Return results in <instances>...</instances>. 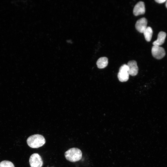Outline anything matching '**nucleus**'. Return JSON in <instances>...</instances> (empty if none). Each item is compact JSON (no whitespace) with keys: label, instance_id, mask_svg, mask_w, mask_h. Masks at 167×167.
<instances>
[{"label":"nucleus","instance_id":"10","mask_svg":"<svg viewBox=\"0 0 167 167\" xmlns=\"http://www.w3.org/2000/svg\"><path fill=\"white\" fill-rule=\"evenodd\" d=\"M108 63V58L106 57H102L98 59L96 62V65L99 68L103 69L107 66Z\"/></svg>","mask_w":167,"mask_h":167},{"label":"nucleus","instance_id":"4","mask_svg":"<svg viewBox=\"0 0 167 167\" xmlns=\"http://www.w3.org/2000/svg\"><path fill=\"white\" fill-rule=\"evenodd\" d=\"M29 162L31 167H42L43 165L41 157L37 153H33L31 156Z\"/></svg>","mask_w":167,"mask_h":167},{"label":"nucleus","instance_id":"9","mask_svg":"<svg viewBox=\"0 0 167 167\" xmlns=\"http://www.w3.org/2000/svg\"><path fill=\"white\" fill-rule=\"evenodd\" d=\"M166 36V33L163 31L160 32L158 33L156 40L153 42L152 44L154 46H160L162 45L165 41Z\"/></svg>","mask_w":167,"mask_h":167},{"label":"nucleus","instance_id":"7","mask_svg":"<svg viewBox=\"0 0 167 167\" xmlns=\"http://www.w3.org/2000/svg\"><path fill=\"white\" fill-rule=\"evenodd\" d=\"M147 20L146 18L144 17L140 18L136 21L135 28L140 33H143L147 27Z\"/></svg>","mask_w":167,"mask_h":167},{"label":"nucleus","instance_id":"6","mask_svg":"<svg viewBox=\"0 0 167 167\" xmlns=\"http://www.w3.org/2000/svg\"><path fill=\"white\" fill-rule=\"evenodd\" d=\"M145 8L143 2L139 1L135 6L133 10V13L135 16H138L145 13Z\"/></svg>","mask_w":167,"mask_h":167},{"label":"nucleus","instance_id":"14","mask_svg":"<svg viewBox=\"0 0 167 167\" xmlns=\"http://www.w3.org/2000/svg\"><path fill=\"white\" fill-rule=\"evenodd\" d=\"M166 3H165V6L167 8V1H166Z\"/></svg>","mask_w":167,"mask_h":167},{"label":"nucleus","instance_id":"2","mask_svg":"<svg viewBox=\"0 0 167 167\" xmlns=\"http://www.w3.org/2000/svg\"><path fill=\"white\" fill-rule=\"evenodd\" d=\"M65 156L68 161L71 162H75L81 159L82 152L80 149L77 148H72L65 152Z\"/></svg>","mask_w":167,"mask_h":167},{"label":"nucleus","instance_id":"12","mask_svg":"<svg viewBox=\"0 0 167 167\" xmlns=\"http://www.w3.org/2000/svg\"><path fill=\"white\" fill-rule=\"evenodd\" d=\"M0 167H15V166L11 161L5 160L0 162Z\"/></svg>","mask_w":167,"mask_h":167},{"label":"nucleus","instance_id":"3","mask_svg":"<svg viewBox=\"0 0 167 167\" xmlns=\"http://www.w3.org/2000/svg\"><path fill=\"white\" fill-rule=\"evenodd\" d=\"M128 67L127 64L122 65L119 68L118 77L119 81L124 82L127 81L129 78Z\"/></svg>","mask_w":167,"mask_h":167},{"label":"nucleus","instance_id":"13","mask_svg":"<svg viewBox=\"0 0 167 167\" xmlns=\"http://www.w3.org/2000/svg\"><path fill=\"white\" fill-rule=\"evenodd\" d=\"M155 1L159 3H162L166 2V0H155Z\"/></svg>","mask_w":167,"mask_h":167},{"label":"nucleus","instance_id":"8","mask_svg":"<svg viewBox=\"0 0 167 167\" xmlns=\"http://www.w3.org/2000/svg\"><path fill=\"white\" fill-rule=\"evenodd\" d=\"M128 67V72L129 75L132 76L136 75L138 72V68L137 62L135 60H131L128 62L127 64Z\"/></svg>","mask_w":167,"mask_h":167},{"label":"nucleus","instance_id":"5","mask_svg":"<svg viewBox=\"0 0 167 167\" xmlns=\"http://www.w3.org/2000/svg\"><path fill=\"white\" fill-rule=\"evenodd\" d=\"M151 51L153 56L158 59L162 58L165 54V49L160 46L153 45Z\"/></svg>","mask_w":167,"mask_h":167},{"label":"nucleus","instance_id":"15","mask_svg":"<svg viewBox=\"0 0 167 167\" xmlns=\"http://www.w3.org/2000/svg\"></svg>","mask_w":167,"mask_h":167},{"label":"nucleus","instance_id":"11","mask_svg":"<svg viewBox=\"0 0 167 167\" xmlns=\"http://www.w3.org/2000/svg\"><path fill=\"white\" fill-rule=\"evenodd\" d=\"M146 40L148 42L151 40L153 34L152 28L150 27H148L143 32Z\"/></svg>","mask_w":167,"mask_h":167},{"label":"nucleus","instance_id":"1","mask_svg":"<svg viewBox=\"0 0 167 167\" xmlns=\"http://www.w3.org/2000/svg\"><path fill=\"white\" fill-rule=\"evenodd\" d=\"M27 142L30 147L37 148L43 146L45 144V140L43 136L39 134H35L28 137Z\"/></svg>","mask_w":167,"mask_h":167}]
</instances>
